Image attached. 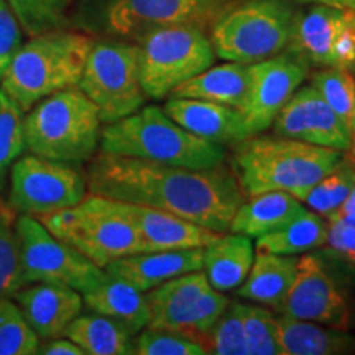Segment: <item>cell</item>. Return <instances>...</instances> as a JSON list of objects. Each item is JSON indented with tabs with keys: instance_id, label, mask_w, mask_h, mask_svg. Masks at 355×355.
<instances>
[{
	"instance_id": "44",
	"label": "cell",
	"mask_w": 355,
	"mask_h": 355,
	"mask_svg": "<svg viewBox=\"0 0 355 355\" xmlns=\"http://www.w3.org/2000/svg\"><path fill=\"white\" fill-rule=\"evenodd\" d=\"M301 3H313V6H327L344 10H355V0H296Z\"/></svg>"
},
{
	"instance_id": "33",
	"label": "cell",
	"mask_w": 355,
	"mask_h": 355,
	"mask_svg": "<svg viewBox=\"0 0 355 355\" xmlns=\"http://www.w3.org/2000/svg\"><path fill=\"white\" fill-rule=\"evenodd\" d=\"M24 117V110L0 89V188L26 148Z\"/></svg>"
},
{
	"instance_id": "15",
	"label": "cell",
	"mask_w": 355,
	"mask_h": 355,
	"mask_svg": "<svg viewBox=\"0 0 355 355\" xmlns=\"http://www.w3.org/2000/svg\"><path fill=\"white\" fill-rule=\"evenodd\" d=\"M282 313L343 331L350 324L347 301L316 255L304 254L298 259L295 279Z\"/></svg>"
},
{
	"instance_id": "12",
	"label": "cell",
	"mask_w": 355,
	"mask_h": 355,
	"mask_svg": "<svg viewBox=\"0 0 355 355\" xmlns=\"http://www.w3.org/2000/svg\"><path fill=\"white\" fill-rule=\"evenodd\" d=\"M87 181L78 168L38 155H24L12 165L8 206L35 217L76 206L86 198Z\"/></svg>"
},
{
	"instance_id": "36",
	"label": "cell",
	"mask_w": 355,
	"mask_h": 355,
	"mask_svg": "<svg viewBox=\"0 0 355 355\" xmlns=\"http://www.w3.org/2000/svg\"><path fill=\"white\" fill-rule=\"evenodd\" d=\"M21 286L15 239V211L0 202V300Z\"/></svg>"
},
{
	"instance_id": "43",
	"label": "cell",
	"mask_w": 355,
	"mask_h": 355,
	"mask_svg": "<svg viewBox=\"0 0 355 355\" xmlns=\"http://www.w3.org/2000/svg\"><path fill=\"white\" fill-rule=\"evenodd\" d=\"M327 219H339L345 222H352L355 224V186L350 191V194L345 198V201L340 204L339 209L327 217Z\"/></svg>"
},
{
	"instance_id": "3",
	"label": "cell",
	"mask_w": 355,
	"mask_h": 355,
	"mask_svg": "<svg viewBox=\"0 0 355 355\" xmlns=\"http://www.w3.org/2000/svg\"><path fill=\"white\" fill-rule=\"evenodd\" d=\"M101 152L168 166L206 170L225 165L224 146L194 135L158 105H145L101 130Z\"/></svg>"
},
{
	"instance_id": "22",
	"label": "cell",
	"mask_w": 355,
	"mask_h": 355,
	"mask_svg": "<svg viewBox=\"0 0 355 355\" xmlns=\"http://www.w3.org/2000/svg\"><path fill=\"white\" fill-rule=\"evenodd\" d=\"M83 301L92 313L110 319L130 336H137L150 322L146 295L122 282L105 277L96 288L83 293Z\"/></svg>"
},
{
	"instance_id": "30",
	"label": "cell",
	"mask_w": 355,
	"mask_h": 355,
	"mask_svg": "<svg viewBox=\"0 0 355 355\" xmlns=\"http://www.w3.org/2000/svg\"><path fill=\"white\" fill-rule=\"evenodd\" d=\"M311 86L326 99L337 117L347 127L352 139L349 153L355 159V74L349 69L324 68L311 79Z\"/></svg>"
},
{
	"instance_id": "41",
	"label": "cell",
	"mask_w": 355,
	"mask_h": 355,
	"mask_svg": "<svg viewBox=\"0 0 355 355\" xmlns=\"http://www.w3.org/2000/svg\"><path fill=\"white\" fill-rule=\"evenodd\" d=\"M327 245L336 255L355 266V224L339 219H329Z\"/></svg>"
},
{
	"instance_id": "20",
	"label": "cell",
	"mask_w": 355,
	"mask_h": 355,
	"mask_svg": "<svg viewBox=\"0 0 355 355\" xmlns=\"http://www.w3.org/2000/svg\"><path fill=\"white\" fill-rule=\"evenodd\" d=\"M204 248L140 252L114 260L104 268L107 277L122 279L141 293L180 275L202 270Z\"/></svg>"
},
{
	"instance_id": "39",
	"label": "cell",
	"mask_w": 355,
	"mask_h": 355,
	"mask_svg": "<svg viewBox=\"0 0 355 355\" xmlns=\"http://www.w3.org/2000/svg\"><path fill=\"white\" fill-rule=\"evenodd\" d=\"M21 26L15 12L8 6L7 0H0V81L12 63L13 56L20 50Z\"/></svg>"
},
{
	"instance_id": "27",
	"label": "cell",
	"mask_w": 355,
	"mask_h": 355,
	"mask_svg": "<svg viewBox=\"0 0 355 355\" xmlns=\"http://www.w3.org/2000/svg\"><path fill=\"white\" fill-rule=\"evenodd\" d=\"M254 260L255 248L248 235L222 234L204 248L202 270L212 288L229 291L242 285Z\"/></svg>"
},
{
	"instance_id": "29",
	"label": "cell",
	"mask_w": 355,
	"mask_h": 355,
	"mask_svg": "<svg viewBox=\"0 0 355 355\" xmlns=\"http://www.w3.org/2000/svg\"><path fill=\"white\" fill-rule=\"evenodd\" d=\"M63 336L76 343L86 355L135 354L132 336L119 324L92 311L74 318Z\"/></svg>"
},
{
	"instance_id": "35",
	"label": "cell",
	"mask_w": 355,
	"mask_h": 355,
	"mask_svg": "<svg viewBox=\"0 0 355 355\" xmlns=\"http://www.w3.org/2000/svg\"><path fill=\"white\" fill-rule=\"evenodd\" d=\"M242 304L239 301L229 303L219 321L207 334L202 336L201 344L207 354L247 355Z\"/></svg>"
},
{
	"instance_id": "6",
	"label": "cell",
	"mask_w": 355,
	"mask_h": 355,
	"mask_svg": "<svg viewBox=\"0 0 355 355\" xmlns=\"http://www.w3.org/2000/svg\"><path fill=\"white\" fill-rule=\"evenodd\" d=\"M298 13L293 0H239L211 25L216 56L254 64L285 51Z\"/></svg>"
},
{
	"instance_id": "1",
	"label": "cell",
	"mask_w": 355,
	"mask_h": 355,
	"mask_svg": "<svg viewBox=\"0 0 355 355\" xmlns=\"http://www.w3.org/2000/svg\"><path fill=\"white\" fill-rule=\"evenodd\" d=\"M89 162L91 194L157 207L216 232H227L245 201L237 176L224 165L191 170L104 152Z\"/></svg>"
},
{
	"instance_id": "42",
	"label": "cell",
	"mask_w": 355,
	"mask_h": 355,
	"mask_svg": "<svg viewBox=\"0 0 355 355\" xmlns=\"http://www.w3.org/2000/svg\"><path fill=\"white\" fill-rule=\"evenodd\" d=\"M38 354L43 355H86V352L71 339H50L40 344Z\"/></svg>"
},
{
	"instance_id": "28",
	"label": "cell",
	"mask_w": 355,
	"mask_h": 355,
	"mask_svg": "<svg viewBox=\"0 0 355 355\" xmlns=\"http://www.w3.org/2000/svg\"><path fill=\"white\" fill-rule=\"evenodd\" d=\"M329 224L321 214L314 211H306L303 216L296 217L285 227L265 234L257 239L255 250L260 254L275 255H298L308 254L326 245Z\"/></svg>"
},
{
	"instance_id": "10",
	"label": "cell",
	"mask_w": 355,
	"mask_h": 355,
	"mask_svg": "<svg viewBox=\"0 0 355 355\" xmlns=\"http://www.w3.org/2000/svg\"><path fill=\"white\" fill-rule=\"evenodd\" d=\"M239 0H92L87 21L94 30L139 42L152 30L173 25H212Z\"/></svg>"
},
{
	"instance_id": "7",
	"label": "cell",
	"mask_w": 355,
	"mask_h": 355,
	"mask_svg": "<svg viewBox=\"0 0 355 355\" xmlns=\"http://www.w3.org/2000/svg\"><path fill=\"white\" fill-rule=\"evenodd\" d=\"M140 83L146 99L159 101L175 87L211 68L216 51L204 28L173 25L152 30L137 42Z\"/></svg>"
},
{
	"instance_id": "5",
	"label": "cell",
	"mask_w": 355,
	"mask_h": 355,
	"mask_svg": "<svg viewBox=\"0 0 355 355\" xmlns=\"http://www.w3.org/2000/svg\"><path fill=\"white\" fill-rule=\"evenodd\" d=\"M99 110L78 86L63 89L35 104L24 117L30 153L55 162H89L101 140Z\"/></svg>"
},
{
	"instance_id": "40",
	"label": "cell",
	"mask_w": 355,
	"mask_h": 355,
	"mask_svg": "<svg viewBox=\"0 0 355 355\" xmlns=\"http://www.w3.org/2000/svg\"><path fill=\"white\" fill-rule=\"evenodd\" d=\"M230 301L222 295V291L216 290V288L209 286L202 293L201 300L194 313V322H193V337L201 344V339L204 334H207L212 329V326L219 321V318L224 314L225 308H227Z\"/></svg>"
},
{
	"instance_id": "18",
	"label": "cell",
	"mask_w": 355,
	"mask_h": 355,
	"mask_svg": "<svg viewBox=\"0 0 355 355\" xmlns=\"http://www.w3.org/2000/svg\"><path fill=\"white\" fill-rule=\"evenodd\" d=\"M26 322L42 340L64 334L74 318L83 311V296L74 288L53 283H30L12 295Z\"/></svg>"
},
{
	"instance_id": "23",
	"label": "cell",
	"mask_w": 355,
	"mask_h": 355,
	"mask_svg": "<svg viewBox=\"0 0 355 355\" xmlns=\"http://www.w3.org/2000/svg\"><path fill=\"white\" fill-rule=\"evenodd\" d=\"M248 89H250V64L227 61L220 66H211L180 84L168 97L217 102L241 110L242 114L247 104Z\"/></svg>"
},
{
	"instance_id": "16",
	"label": "cell",
	"mask_w": 355,
	"mask_h": 355,
	"mask_svg": "<svg viewBox=\"0 0 355 355\" xmlns=\"http://www.w3.org/2000/svg\"><path fill=\"white\" fill-rule=\"evenodd\" d=\"M97 201L105 209L123 217L137 230L144 245V252L206 248L216 242L222 234H225L206 229L157 207L117 201V199L104 196H97Z\"/></svg>"
},
{
	"instance_id": "32",
	"label": "cell",
	"mask_w": 355,
	"mask_h": 355,
	"mask_svg": "<svg viewBox=\"0 0 355 355\" xmlns=\"http://www.w3.org/2000/svg\"><path fill=\"white\" fill-rule=\"evenodd\" d=\"M40 337L35 334L10 296L0 300V355L38 354Z\"/></svg>"
},
{
	"instance_id": "38",
	"label": "cell",
	"mask_w": 355,
	"mask_h": 355,
	"mask_svg": "<svg viewBox=\"0 0 355 355\" xmlns=\"http://www.w3.org/2000/svg\"><path fill=\"white\" fill-rule=\"evenodd\" d=\"M133 350L139 355H204L202 344L178 332L155 329L146 326L133 340Z\"/></svg>"
},
{
	"instance_id": "17",
	"label": "cell",
	"mask_w": 355,
	"mask_h": 355,
	"mask_svg": "<svg viewBox=\"0 0 355 355\" xmlns=\"http://www.w3.org/2000/svg\"><path fill=\"white\" fill-rule=\"evenodd\" d=\"M278 137L350 152L352 139L326 99L313 86L298 87L272 123Z\"/></svg>"
},
{
	"instance_id": "8",
	"label": "cell",
	"mask_w": 355,
	"mask_h": 355,
	"mask_svg": "<svg viewBox=\"0 0 355 355\" xmlns=\"http://www.w3.org/2000/svg\"><path fill=\"white\" fill-rule=\"evenodd\" d=\"M78 87L94 102L102 123L117 122L144 107L146 96L140 83L139 44L128 40H94Z\"/></svg>"
},
{
	"instance_id": "31",
	"label": "cell",
	"mask_w": 355,
	"mask_h": 355,
	"mask_svg": "<svg viewBox=\"0 0 355 355\" xmlns=\"http://www.w3.org/2000/svg\"><path fill=\"white\" fill-rule=\"evenodd\" d=\"M355 186V159L349 153H344V158L322 180L311 186L303 196L301 202L308 206L322 217H329L332 212L339 209V206L345 201L350 191Z\"/></svg>"
},
{
	"instance_id": "45",
	"label": "cell",
	"mask_w": 355,
	"mask_h": 355,
	"mask_svg": "<svg viewBox=\"0 0 355 355\" xmlns=\"http://www.w3.org/2000/svg\"><path fill=\"white\" fill-rule=\"evenodd\" d=\"M352 71H355V68H354V69H352Z\"/></svg>"
},
{
	"instance_id": "14",
	"label": "cell",
	"mask_w": 355,
	"mask_h": 355,
	"mask_svg": "<svg viewBox=\"0 0 355 355\" xmlns=\"http://www.w3.org/2000/svg\"><path fill=\"white\" fill-rule=\"evenodd\" d=\"M308 73L309 63L291 48L250 64V89L242 110L248 135L255 137L272 127L275 117Z\"/></svg>"
},
{
	"instance_id": "25",
	"label": "cell",
	"mask_w": 355,
	"mask_h": 355,
	"mask_svg": "<svg viewBox=\"0 0 355 355\" xmlns=\"http://www.w3.org/2000/svg\"><path fill=\"white\" fill-rule=\"evenodd\" d=\"M282 355H337L355 352V337L343 329L282 314L277 318Z\"/></svg>"
},
{
	"instance_id": "26",
	"label": "cell",
	"mask_w": 355,
	"mask_h": 355,
	"mask_svg": "<svg viewBox=\"0 0 355 355\" xmlns=\"http://www.w3.org/2000/svg\"><path fill=\"white\" fill-rule=\"evenodd\" d=\"M296 266H298V259L295 255L257 252L254 265L242 285L237 286L235 295L241 296L242 300L282 311L295 279Z\"/></svg>"
},
{
	"instance_id": "13",
	"label": "cell",
	"mask_w": 355,
	"mask_h": 355,
	"mask_svg": "<svg viewBox=\"0 0 355 355\" xmlns=\"http://www.w3.org/2000/svg\"><path fill=\"white\" fill-rule=\"evenodd\" d=\"M318 68H355V10L313 6L298 13L290 46Z\"/></svg>"
},
{
	"instance_id": "21",
	"label": "cell",
	"mask_w": 355,
	"mask_h": 355,
	"mask_svg": "<svg viewBox=\"0 0 355 355\" xmlns=\"http://www.w3.org/2000/svg\"><path fill=\"white\" fill-rule=\"evenodd\" d=\"M163 110L186 130L211 144L237 145L250 139L241 110L229 105L204 99L170 97Z\"/></svg>"
},
{
	"instance_id": "9",
	"label": "cell",
	"mask_w": 355,
	"mask_h": 355,
	"mask_svg": "<svg viewBox=\"0 0 355 355\" xmlns=\"http://www.w3.org/2000/svg\"><path fill=\"white\" fill-rule=\"evenodd\" d=\"M38 220L102 270L114 260L144 252L137 230L101 206L96 194L89 193L76 206L40 216Z\"/></svg>"
},
{
	"instance_id": "11",
	"label": "cell",
	"mask_w": 355,
	"mask_h": 355,
	"mask_svg": "<svg viewBox=\"0 0 355 355\" xmlns=\"http://www.w3.org/2000/svg\"><path fill=\"white\" fill-rule=\"evenodd\" d=\"M17 257L21 286L53 283L86 293L105 279L104 270L55 237L35 216L15 219Z\"/></svg>"
},
{
	"instance_id": "24",
	"label": "cell",
	"mask_w": 355,
	"mask_h": 355,
	"mask_svg": "<svg viewBox=\"0 0 355 355\" xmlns=\"http://www.w3.org/2000/svg\"><path fill=\"white\" fill-rule=\"evenodd\" d=\"M308 211L303 202L286 191H265L243 201L235 211L229 230L259 239L285 227Z\"/></svg>"
},
{
	"instance_id": "2",
	"label": "cell",
	"mask_w": 355,
	"mask_h": 355,
	"mask_svg": "<svg viewBox=\"0 0 355 355\" xmlns=\"http://www.w3.org/2000/svg\"><path fill=\"white\" fill-rule=\"evenodd\" d=\"M344 153L285 137H250L235 145L232 163L247 198L265 191H286L300 199L339 165Z\"/></svg>"
},
{
	"instance_id": "34",
	"label": "cell",
	"mask_w": 355,
	"mask_h": 355,
	"mask_svg": "<svg viewBox=\"0 0 355 355\" xmlns=\"http://www.w3.org/2000/svg\"><path fill=\"white\" fill-rule=\"evenodd\" d=\"M15 12L21 30L28 35L50 32L61 28L74 0H7Z\"/></svg>"
},
{
	"instance_id": "37",
	"label": "cell",
	"mask_w": 355,
	"mask_h": 355,
	"mask_svg": "<svg viewBox=\"0 0 355 355\" xmlns=\"http://www.w3.org/2000/svg\"><path fill=\"white\" fill-rule=\"evenodd\" d=\"M247 355H282L277 337V318L268 309L242 304Z\"/></svg>"
},
{
	"instance_id": "4",
	"label": "cell",
	"mask_w": 355,
	"mask_h": 355,
	"mask_svg": "<svg viewBox=\"0 0 355 355\" xmlns=\"http://www.w3.org/2000/svg\"><path fill=\"white\" fill-rule=\"evenodd\" d=\"M92 44L89 35L60 28L30 37L8 64L0 89L26 114L44 97L78 86Z\"/></svg>"
},
{
	"instance_id": "19",
	"label": "cell",
	"mask_w": 355,
	"mask_h": 355,
	"mask_svg": "<svg viewBox=\"0 0 355 355\" xmlns=\"http://www.w3.org/2000/svg\"><path fill=\"white\" fill-rule=\"evenodd\" d=\"M211 286L201 270L168 279L146 291L150 327L193 337L194 313L202 293Z\"/></svg>"
}]
</instances>
